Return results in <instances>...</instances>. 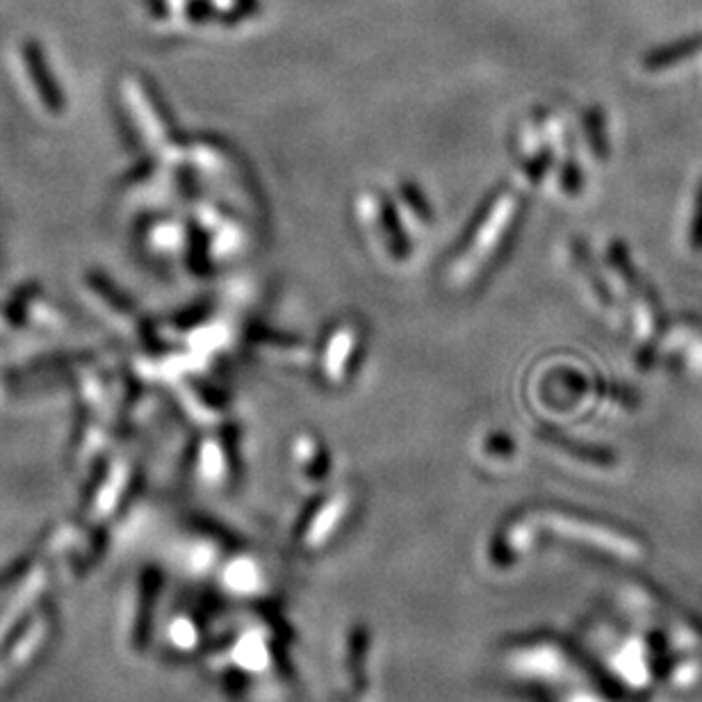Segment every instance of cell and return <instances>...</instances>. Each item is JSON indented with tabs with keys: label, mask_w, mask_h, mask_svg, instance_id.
<instances>
[{
	"label": "cell",
	"mask_w": 702,
	"mask_h": 702,
	"mask_svg": "<svg viewBox=\"0 0 702 702\" xmlns=\"http://www.w3.org/2000/svg\"><path fill=\"white\" fill-rule=\"evenodd\" d=\"M702 51V35H691L684 39H677L673 44L659 46L655 51L643 55V69L646 71H664L671 69L675 64L687 62L689 57Z\"/></svg>",
	"instance_id": "obj_1"
},
{
	"label": "cell",
	"mask_w": 702,
	"mask_h": 702,
	"mask_svg": "<svg viewBox=\"0 0 702 702\" xmlns=\"http://www.w3.org/2000/svg\"><path fill=\"white\" fill-rule=\"evenodd\" d=\"M611 265L618 269L620 279L630 285V288H639L641 281H639V276H636V269L630 260V251H627L625 244H620V242L611 244Z\"/></svg>",
	"instance_id": "obj_2"
},
{
	"label": "cell",
	"mask_w": 702,
	"mask_h": 702,
	"mask_svg": "<svg viewBox=\"0 0 702 702\" xmlns=\"http://www.w3.org/2000/svg\"><path fill=\"white\" fill-rule=\"evenodd\" d=\"M689 247L702 253V176L693 194V210H691V224H689Z\"/></svg>",
	"instance_id": "obj_3"
},
{
	"label": "cell",
	"mask_w": 702,
	"mask_h": 702,
	"mask_svg": "<svg viewBox=\"0 0 702 702\" xmlns=\"http://www.w3.org/2000/svg\"><path fill=\"white\" fill-rule=\"evenodd\" d=\"M652 363H655V347L646 345V347L641 349V354H639V367H641V370H650Z\"/></svg>",
	"instance_id": "obj_4"
}]
</instances>
